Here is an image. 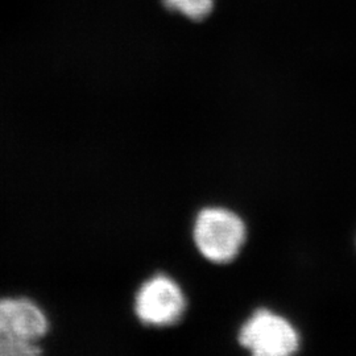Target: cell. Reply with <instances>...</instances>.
Returning <instances> with one entry per match:
<instances>
[{
  "instance_id": "3957f363",
  "label": "cell",
  "mask_w": 356,
  "mask_h": 356,
  "mask_svg": "<svg viewBox=\"0 0 356 356\" xmlns=\"http://www.w3.org/2000/svg\"><path fill=\"white\" fill-rule=\"evenodd\" d=\"M185 305V297L177 284L165 276H156L141 286L135 309L144 323L166 326L181 318Z\"/></svg>"
},
{
  "instance_id": "5b68a950",
  "label": "cell",
  "mask_w": 356,
  "mask_h": 356,
  "mask_svg": "<svg viewBox=\"0 0 356 356\" xmlns=\"http://www.w3.org/2000/svg\"><path fill=\"white\" fill-rule=\"evenodd\" d=\"M164 4L193 22L204 20L214 8V0H164Z\"/></svg>"
},
{
  "instance_id": "8992f818",
  "label": "cell",
  "mask_w": 356,
  "mask_h": 356,
  "mask_svg": "<svg viewBox=\"0 0 356 356\" xmlns=\"http://www.w3.org/2000/svg\"><path fill=\"white\" fill-rule=\"evenodd\" d=\"M41 354L36 342L0 334V356H35Z\"/></svg>"
},
{
  "instance_id": "6da1fadb",
  "label": "cell",
  "mask_w": 356,
  "mask_h": 356,
  "mask_svg": "<svg viewBox=\"0 0 356 356\" xmlns=\"http://www.w3.org/2000/svg\"><path fill=\"white\" fill-rule=\"evenodd\" d=\"M194 241L206 259L227 263L239 254L245 241L242 219L226 209H204L194 227Z\"/></svg>"
},
{
  "instance_id": "7a4b0ae2",
  "label": "cell",
  "mask_w": 356,
  "mask_h": 356,
  "mask_svg": "<svg viewBox=\"0 0 356 356\" xmlns=\"http://www.w3.org/2000/svg\"><path fill=\"white\" fill-rule=\"evenodd\" d=\"M242 346L259 356L291 355L300 346L292 325L268 310L256 312L241 330Z\"/></svg>"
},
{
  "instance_id": "277c9868",
  "label": "cell",
  "mask_w": 356,
  "mask_h": 356,
  "mask_svg": "<svg viewBox=\"0 0 356 356\" xmlns=\"http://www.w3.org/2000/svg\"><path fill=\"white\" fill-rule=\"evenodd\" d=\"M48 329L45 313L29 298H0V334L38 343Z\"/></svg>"
}]
</instances>
